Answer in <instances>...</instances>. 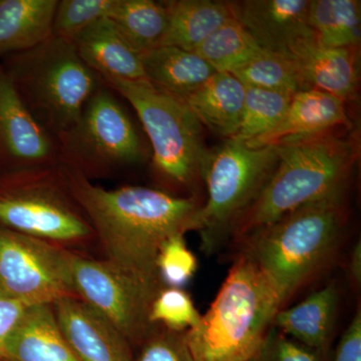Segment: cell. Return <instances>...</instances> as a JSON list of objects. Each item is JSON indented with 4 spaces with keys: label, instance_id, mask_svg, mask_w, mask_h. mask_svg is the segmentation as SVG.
<instances>
[{
    "label": "cell",
    "instance_id": "32",
    "mask_svg": "<svg viewBox=\"0 0 361 361\" xmlns=\"http://www.w3.org/2000/svg\"><path fill=\"white\" fill-rule=\"evenodd\" d=\"M320 355L271 326L256 353L249 361H325Z\"/></svg>",
    "mask_w": 361,
    "mask_h": 361
},
{
    "label": "cell",
    "instance_id": "16",
    "mask_svg": "<svg viewBox=\"0 0 361 361\" xmlns=\"http://www.w3.org/2000/svg\"><path fill=\"white\" fill-rule=\"evenodd\" d=\"M358 51L322 47L313 37L292 47L290 56L308 89L322 90L346 103L357 92Z\"/></svg>",
    "mask_w": 361,
    "mask_h": 361
},
{
    "label": "cell",
    "instance_id": "24",
    "mask_svg": "<svg viewBox=\"0 0 361 361\" xmlns=\"http://www.w3.org/2000/svg\"><path fill=\"white\" fill-rule=\"evenodd\" d=\"M108 18L140 56L160 47L167 30V11L163 1L116 0Z\"/></svg>",
    "mask_w": 361,
    "mask_h": 361
},
{
    "label": "cell",
    "instance_id": "12",
    "mask_svg": "<svg viewBox=\"0 0 361 361\" xmlns=\"http://www.w3.org/2000/svg\"><path fill=\"white\" fill-rule=\"evenodd\" d=\"M59 165L56 137L37 122L0 65V172Z\"/></svg>",
    "mask_w": 361,
    "mask_h": 361
},
{
    "label": "cell",
    "instance_id": "20",
    "mask_svg": "<svg viewBox=\"0 0 361 361\" xmlns=\"http://www.w3.org/2000/svg\"><path fill=\"white\" fill-rule=\"evenodd\" d=\"M6 361H82L59 329L51 305L28 307L7 342Z\"/></svg>",
    "mask_w": 361,
    "mask_h": 361
},
{
    "label": "cell",
    "instance_id": "31",
    "mask_svg": "<svg viewBox=\"0 0 361 361\" xmlns=\"http://www.w3.org/2000/svg\"><path fill=\"white\" fill-rule=\"evenodd\" d=\"M185 234H176L161 244L157 259V268L166 287L182 288L193 278L198 261L188 248Z\"/></svg>",
    "mask_w": 361,
    "mask_h": 361
},
{
    "label": "cell",
    "instance_id": "9",
    "mask_svg": "<svg viewBox=\"0 0 361 361\" xmlns=\"http://www.w3.org/2000/svg\"><path fill=\"white\" fill-rule=\"evenodd\" d=\"M56 142L59 165L89 180L137 165L149 156L129 113L104 82L77 123L56 137Z\"/></svg>",
    "mask_w": 361,
    "mask_h": 361
},
{
    "label": "cell",
    "instance_id": "1",
    "mask_svg": "<svg viewBox=\"0 0 361 361\" xmlns=\"http://www.w3.org/2000/svg\"><path fill=\"white\" fill-rule=\"evenodd\" d=\"M61 168L94 229L104 260L139 279L163 283L157 268L161 244L191 231L199 202L148 187L106 189L71 169Z\"/></svg>",
    "mask_w": 361,
    "mask_h": 361
},
{
    "label": "cell",
    "instance_id": "36",
    "mask_svg": "<svg viewBox=\"0 0 361 361\" xmlns=\"http://www.w3.org/2000/svg\"><path fill=\"white\" fill-rule=\"evenodd\" d=\"M349 276L351 281L360 287L361 283V244L358 241L353 247L349 257L348 265Z\"/></svg>",
    "mask_w": 361,
    "mask_h": 361
},
{
    "label": "cell",
    "instance_id": "22",
    "mask_svg": "<svg viewBox=\"0 0 361 361\" xmlns=\"http://www.w3.org/2000/svg\"><path fill=\"white\" fill-rule=\"evenodd\" d=\"M167 30L160 47L195 51L202 42L232 18L229 1L168 0Z\"/></svg>",
    "mask_w": 361,
    "mask_h": 361
},
{
    "label": "cell",
    "instance_id": "3",
    "mask_svg": "<svg viewBox=\"0 0 361 361\" xmlns=\"http://www.w3.org/2000/svg\"><path fill=\"white\" fill-rule=\"evenodd\" d=\"M345 192L287 213L240 241L268 278L281 308L334 261L348 223Z\"/></svg>",
    "mask_w": 361,
    "mask_h": 361
},
{
    "label": "cell",
    "instance_id": "17",
    "mask_svg": "<svg viewBox=\"0 0 361 361\" xmlns=\"http://www.w3.org/2000/svg\"><path fill=\"white\" fill-rule=\"evenodd\" d=\"M78 56L99 78L147 82L137 54L108 18L92 23L73 40Z\"/></svg>",
    "mask_w": 361,
    "mask_h": 361
},
{
    "label": "cell",
    "instance_id": "7",
    "mask_svg": "<svg viewBox=\"0 0 361 361\" xmlns=\"http://www.w3.org/2000/svg\"><path fill=\"white\" fill-rule=\"evenodd\" d=\"M277 163L276 146L252 148L226 140L208 151L201 168L208 199L191 225V231L200 233L202 250L213 253L231 236L233 225L258 198Z\"/></svg>",
    "mask_w": 361,
    "mask_h": 361
},
{
    "label": "cell",
    "instance_id": "25",
    "mask_svg": "<svg viewBox=\"0 0 361 361\" xmlns=\"http://www.w3.org/2000/svg\"><path fill=\"white\" fill-rule=\"evenodd\" d=\"M361 4L357 0H310L308 23L318 44L360 49Z\"/></svg>",
    "mask_w": 361,
    "mask_h": 361
},
{
    "label": "cell",
    "instance_id": "4",
    "mask_svg": "<svg viewBox=\"0 0 361 361\" xmlns=\"http://www.w3.org/2000/svg\"><path fill=\"white\" fill-rule=\"evenodd\" d=\"M279 310L269 280L242 251L206 314L185 332L194 361H249Z\"/></svg>",
    "mask_w": 361,
    "mask_h": 361
},
{
    "label": "cell",
    "instance_id": "21",
    "mask_svg": "<svg viewBox=\"0 0 361 361\" xmlns=\"http://www.w3.org/2000/svg\"><path fill=\"white\" fill-rule=\"evenodd\" d=\"M140 59L147 82L180 101L216 73L196 52L175 47H156Z\"/></svg>",
    "mask_w": 361,
    "mask_h": 361
},
{
    "label": "cell",
    "instance_id": "13",
    "mask_svg": "<svg viewBox=\"0 0 361 361\" xmlns=\"http://www.w3.org/2000/svg\"><path fill=\"white\" fill-rule=\"evenodd\" d=\"M233 16L266 51L290 54L299 42L313 39L310 0L229 1Z\"/></svg>",
    "mask_w": 361,
    "mask_h": 361
},
{
    "label": "cell",
    "instance_id": "8",
    "mask_svg": "<svg viewBox=\"0 0 361 361\" xmlns=\"http://www.w3.org/2000/svg\"><path fill=\"white\" fill-rule=\"evenodd\" d=\"M102 80L134 109L151 144L156 172L169 184L194 186L201 179L208 149L202 139V125L184 102L148 82Z\"/></svg>",
    "mask_w": 361,
    "mask_h": 361
},
{
    "label": "cell",
    "instance_id": "27",
    "mask_svg": "<svg viewBox=\"0 0 361 361\" xmlns=\"http://www.w3.org/2000/svg\"><path fill=\"white\" fill-rule=\"evenodd\" d=\"M245 87L293 94L308 89L290 54L264 51L232 73Z\"/></svg>",
    "mask_w": 361,
    "mask_h": 361
},
{
    "label": "cell",
    "instance_id": "29",
    "mask_svg": "<svg viewBox=\"0 0 361 361\" xmlns=\"http://www.w3.org/2000/svg\"><path fill=\"white\" fill-rule=\"evenodd\" d=\"M116 0H59L52 35L73 42L92 23L108 18Z\"/></svg>",
    "mask_w": 361,
    "mask_h": 361
},
{
    "label": "cell",
    "instance_id": "2",
    "mask_svg": "<svg viewBox=\"0 0 361 361\" xmlns=\"http://www.w3.org/2000/svg\"><path fill=\"white\" fill-rule=\"evenodd\" d=\"M339 130L276 145V169L258 198L233 225L231 236L242 241L299 207L345 192L360 158V141Z\"/></svg>",
    "mask_w": 361,
    "mask_h": 361
},
{
    "label": "cell",
    "instance_id": "14",
    "mask_svg": "<svg viewBox=\"0 0 361 361\" xmlns=\"http://www.w3.org/2000/svg\"><path fill=\"white\" fill-rule=\"evenodd\" d=\"M51 306L59 329L82 361H135L127 338L80 297L63 298Z\"/></svg>",
    "mask_w": 361,
    "mask_h": 361
},
{
    "label": "cell",
    "instance_id": "28",
    "mask_svg": "<svg viewBox=\"0 0 361 361\" xmlns=\"http://www.w3.org/2000/svg\"><path fill=\"white\" fill-rule=\"evenodd\" d=\"M246 87L241 123L233 141L248 142L270 132L283 118L290 103L291 94Z\"/></svg>",
    "mask_w": 361,
    "mask_h": 361
},
{
    "label": "cell",
    "instance_id": "33",
    "mask_svg": "<svg viewBox=\"0 0 361 361\" xmlns=\"http://www.w3.org/2000/svg\"><path fill=\"white\" fill-rule=\"evenodd\" d=\"M140 348L135 361H194L185 332L173 331L160 325Z\"/></svg>",
    "mask_w": 361,
    "mask_h": 361
},
{
    "label": "cell",
    "instance_id": "18",
    "mask_svg": "<svg viewBox=\"0 0 361 361\" xmlns=\"http://www.w3.org/2000/svg\"><path fill=\"white\" fill-rule=\"evenodd\" d=\"M338 290L329 284L286 310H278L272 325L285 336L327 356L338 310Z\"/></svg>",
    "mask_w": 361,
    "mask_h": 361
},
{
    "label": "cell",
    "instance_id": "26",
    "mask_svg": "<svg viewBox=\"0 0 361 361\" xmlns=\"http://www.w3.org/2000/svg\"><path fill=\"white\" fill-rule=\"evenodd\" d=\"M264 51L234 18L204 40L194 52L215 71L232 73Z\"/></svg>",
    "mask_w": 361,
    "mask_h": 361
},
{
    "label": "cell",
    "instance_id": "34",
    "mask_svg": "<svg viewBox=\"0 0 361 361\" xmlns=\"http://www.w3.org/2000/svg\"><path fill=\"white\" fill-rule=\"evenodd\" d=\"M28 306L0 288V360H6L7 342L18 329Z\"/></svg>",
    "mask_w": 361,
    "mask_h": 361
},
{
    "label": "cell",
    "instance_id": "10",
    "mask_svg": "<svg viewBox=\"0 0 361 361\" xmlns=\"http://www.w3.org/2000/svg\"><path fill=\"white\" fill-rule=\"evenodd\" d=\"M71 268L78 296L113 323L132 348H141L158 326L149 320V310L165 285L139 279L104 259L77 251H71Z\"/></svg>",
    "mask_w": 361,
    "mask_h": 361
},
{
    "label": "cell",
    "instance_id": "11",
    "mask_svg": "<svg viewBox=\"0 0 361 361\" xmlns=\"http://www.w3.org/2000/svg\"><path fill=\"white\" fill-rule=\"evenodd\" d=\"M71 250L0 228V288L28 307L78 297Z\"/></svg>",
    "mask_w": 361,
    "mask_h": 361
},
{
    "label": "cell",
    "instance_id": "19",
    "mask_svg": "<svg viewBox=\"0 0 361 361\" xmlns=\"http://www.w3.org/2000/svg\"><path fill=\"white\" fill-rule=\"evenodd\" d=\"M246 87L229 73L216 71L198 89L182 99L202 127L231 140L241 123Z\"/></svg>",
    "mask_w": 361,
    "mask_h": 361
},
{
    "label": "cell",
    "instance_id": "6",
    "mask_svg": "<svg viewBox=\"0 0 361 361\" xmlns=\"http://www.w3.org/2000/svg\"><path fill=\"white\" fill-rule=\"evenodd\" d=\"M0 228L71 251L97 243L59 165L0 172Z\"/></svg>",
    "mask_w": 361,
    "mask_h": 361
},
{
    "label": "cell",
    "instance_id": "37",
    "mask_svg": "<svg viewBox=\"0 0 361 361\" xmlns=\"http://www.w3.org/2000/svg\"><path fill=\"white\" fill-rule=\"evenodd\" d=\"M0 361H6V360H0Z\"/></svg>",
    "mask_w": 361,
    "mask_h": 361
},
{
    "label": "cell",
    "instance_id": "30",
    "mask_svg": "<svg viewBox=\"0 0 361 361\" xmlns=\"http://www.w3.org/2000/svg\"><path fill=\"white\" fill-rule=\"evenodd\" d=\"M202 315L182 288L164 287L152 302L149 320L173 331L186 332L200 322Z\"/></svg>",
    "mask_w": 361,
    "mask_h": 361
},
{
    "label": "cell",
    "instance_id": "15",
    "mask_svg": "<svg viewBox=\"0 0 361 361\" xmlns=\"http://www.w3.org/2000/svg\"><path fill=\"white\" fill-rule=\"evenodd\" d=\"M338 129H351L345 102L322 90H305L292 96L288 108L276 127L245 144L252 148L276 146L293 137Z\"/></svg>",
    "mask_w": 361,
    "mask_h": 361
},
{
    "label": "cell",
    "instance_id": "35",
    "mask_svg": "<svg viewBox=\"0 0 361 361\" xmlns=\"http://www.w3.org/2000/svg\"><path fill=\"white\" fill-rule=\"evenodd\" d=\"M331 361H361V311L358 308L337 344Z\"/></svg>",
    "mask_w": 361,
    "mask_h": 361
},
{
    "label": "cell",
    "instance_id": "23",
    "mask_svg": "<svg viewBox=\"0 0 361 361\" xmlns=\"http://www.w3.org/2000/svg\"><path fill=\"white\" fill-rule=\"evenodd\" d=\"M59 0H0V56L37 47L52 35Z\"/></svg>",
    "mask_w": 361,
    "mask_h": 361
},
{
    "label": "cell",
    "instance_id": "5",
    "mask_svg": "<svg viewBox=\"0 0 361 361\" xmlns=\"http://www.w3.org/2000/svg\"><path fill=\"white\" fill-rule=\"evenodd\" d=\"M37 122L54 137L73 127L102 85L71 40L51 35L1 63Z\"/></svg>",
    "mask_w": 361,
    "mask_h": 361
}]
</instances>
